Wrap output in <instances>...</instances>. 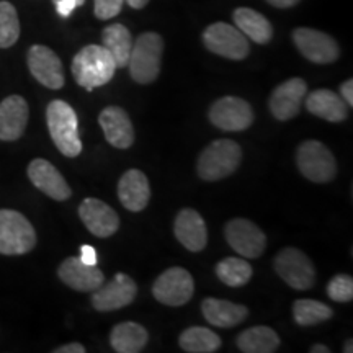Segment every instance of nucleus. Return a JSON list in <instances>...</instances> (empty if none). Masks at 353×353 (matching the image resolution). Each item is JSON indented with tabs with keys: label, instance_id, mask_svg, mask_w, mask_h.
<instances>
[{
	"label": "nucleus",
	"instance_id": "nucleus-31",
	"mask_svg": "<svg viewBox=\"0 0 353 353\" xmlns=\"http://www.w3.org/2000/svg\"><path fill=\"white\" fill-rule=\"evenodd\" d=\"M332 307L321 301H316V299H298L293 304L294 322L298 325H303V327L321 324V322L332 319Z\"/></svg>",
	"mask_w": 353,
	"mask_h": 353
},
{
	"label": "nucleus",
	"instance_id": "nucleus-2",
	"mask_svg": "<svg viewBox=\"0 0 353 353\" xmlns=\"http://www.w3.org/2000/svg\"><path fill=\"white\" fill-rule=\"evenodd\" d=\"M46 121L52 143L65 157H77L82 152L79 120L74 108L64 100H52L46 108Z\"/></svg>",
	"mask_w": 353,
	"mask_h": 353
},
{
	"label": "nucleus",
	"instance_id": "nucleus-21",
	"mask_svg": "<svg viewBox=\"0 0 353 353\" xmlns=\"http://www.w3.org/2000/svg\"><path fill=\"white\" fill-rule=\"evenodd\" d=\"M99 123L103 130L105 139L113 148L128 149L134 143V128L128 113L120 107H107L101 110Z\"/></svg>",
	"mask_w": 353,
	"mask_h": 353
},
{
	"label": "nucleus",
	"instance_id": "nucleus-16",
	"mask_svg": "<svg viewBox=\"0 0 353 353\" xmlns=\"http://www.w3.org/2000/svg\"><path fill=\"white\" fill-rule=\"evenodd\" d=\"M79 216L83 226L100 239L112 237L120 229V216L99 198H85L79 206Z\"/></svg>",
	"mask_w": 353,
	"mask_h": 353
},
{
	"label": "nucleus",
	"instance_id": "nucleus-4",
	"mask_svg": "<svg viewBox=\"0 0 353 353\" xmlns=\"http://www.w3.org/2000/svg\"><path fill=\"white\" fill-rule=\"evenodd\" d=\"M242 162L241 145L232 139H218L203 149L196 172L205 182H216L232 175Z\"/></svg>",
	"mask_w": 353,
	"mask_h": 353
},
{
	"label": "nucleus",
	"instance_id": "nucleus-33",
	"mask_svg": "<svg viewBox=\"0 0 353 353\" xmlns=\"http://www.w3.org/2000/svg\"><path fill=\"white\" fill-rule=\"evenodd\" d=\"M327 296L335 303H350L353 299V278L345 273L335 275L327 285Z\"/></svg>",
	"mask_w": 353,
	"mask_h": 353
},
{
	"label": "nucleus",
	"instance_id": "nucleus-34",
	"mask_svg": "<svg viewBox=\"0 0 353 353\" xmlns=\"http://www.w3.org/2000/svg\"><path fill=\"white\" fill-rule=\"evenodd\" d=\"M125 0H94V13L99 20H110L121 12Z\"/></svg>",
	"mask_w": 353,
	"mask_h": 353
},
{
	"label": "nucleus",
	"instance_id": "nucleus-13",
	"mask_svg": "<svg viewBox=\"0 0 353 353\" xmlns=\"http://www.w3.org/2000/svg\"><path fill=\"white\" fill-rule=\"evenodd\" d=\"M26 64H28L32 76L41 85L51 88V90H59L64 87L65 77L63 63L51 48L43 46V44H33L26 56Z\"/></svg>",
	"mask_w": 353,
	"mask_h": 353
},
{
	"label": "nucleus",
	"instance_id": "nucleus-15",
	"mask_svg": "<svg viewBox=\"0 0 353 353\" xmlns=\"http://www.w3.org/2000/svg\"><path fill=\"white\" fill-rule=\"evenodd\" d=\"M307 94V83L299 77L288 79L272 92L268 107L278 121H288L298 117Z\"/></svg>",
	"mask_w": 353,
	"mask_h": 353
},
{
	"label": "nucleus",
	"instance_id": "nucleus-9",
	"mask_svg": "<svg viewBox=\"0 0 353 353\" xmlns=\"http://www.w3.org/2000/svg\"><path fill=\"white\" fill-rule=\"evenodd\" d=\"M195 291V281L188 270L182 267L167 268L152 285V294L165 306L179 307L187 304Z\"/></svg>",
	"mask_w": 353,
	"mask_h": 353
},
{
	"label": "nucleus",
	"instance_id": "nucleus-12",
	"mask_svg": "<svg viewBox=\"0 0 353 353\" xmlns=\"http://www.w3.org/2000/svg\"><path fill=\"white\" fill-rule=\"evenodd\" d=\"M294 46L314 64H330L335 63L341 56V48L337 41L327 33L319 32L314 28H296L291 34Z\"/></svg>",
	"mask_w": 353,
	"mask_h": 353
},
{
	"label": "nucleus",
	"instance_id": "nucleus-26",
	"mask_svg": "<svg viewBox=\"0 0 353 353\" xmlns=\"http://www.w3.org/2000/svg\"><path fill=\"white\" fill-rule=\"evenodd\" d=\"M149 342V334L138 322H121L112 329L110 343L118 353H139Z\"/></svg>",
	"mask_w": 353,
	"mask_h": 353
},
{
	"label": "nucleus",
	"instance_id": "nucleus-32",
	"mask_svg": "<svg viewBox=\"0 0 353 353\" xmlns=\"http://www.w3.org/2000/svg\"><path fill=\"white\" fill-rule=\"evenodd\" d=\"M20 20L17 8L7 0L0 2V48L7 50L19 41Z\"/></svg>",
	"mask_w": 353,
	"mask_h": 353
},
{
	"label": "nucleus",
	"instance_id": "nucleus-11",
	"mask_svg": "<svg viewBox=\"0 0 353 353\" xmlns=\"http://www.w3.org/2000/svg\"><path fill=\"white\" fill-rule=\"evenodd\" d=\"M210 121L223 131H245L252 126L254 112L249 101L239 97H223L211 105Z\"/></svg>",
	"mask_w": 353,
	"mask_h": 353
},
{
	"label": "nucleus",
	"instance_id": "nucleus-41",
	"mask_svg": "<svg viewBox=\"0 0 353 353\" xmlns=\"http://www.w3.org/2000/svg\"><path fill=\"white\" fill-rule=\"evenodd\" d=\"M309 352L311 353H330V348L325 345H319V343H317V345H312L311 348H309Z\"/></svg>",
	"mask_w": 353,
	"mask_h": 353
},
{
	"label": "nucleus",
	"instance_id": "nucleus-29",
	"mask_svg": "<svg viewBox=\"0 0 353 353\" xmlns=\"http://www.w3.org/2000/svg\"><path fill=\"white\" fill-rule=\"evenodd\" d=\"M179 345L188 353H213L221 348V339L211 329L188 327L180 334Z\"/></svg>",
	"mask_w": 353,
	"mask_h": 353
},
{
	"label": "nucleus",
	"instance_id": "nucleus-14",
	"mask_svg": "<svg viewBox=\"0 0 353 353\" xmlns=\"http://www.w3.org/2000/svg\"><path fill=\"white\" fill-rule=\"evenodd\" d=\"M92 304L97 311L108 312L130 306L138 294V285L125 273H117L112 281L92 291Z\"/></svg>",
	"mask_w": 353,
	"mask_h": 353
},
{
	"label": "nucleus",
	"instance_id": "nucleus-19",
	"mask_svg": "<svg viewBox=\"0 0 353 353\" xmlns=\"http://www.w3.org/2000/svg\"><path fill=\"white\" fill-rule=\"evenodd\" d=\"M174 232L176 241L190 252H201L208 244V229L205 219L192 208H185L176 214Z\"/></svg>",
	"mask_w": 353,
	"mask_h": 353
},
{
	"label": "nucleus",
	"instance_id": "nucleus-30",
	"mask_svg": "<svg viewBox=\"0 0 353 353\" xmlns=\"http://www.w3.org/2000/svg\"><path fill=\"white\" fill-rule=\"evenodd\" d=\"M216 275L224 285L239 288L250 281L252 278V267L249 262L239 257L223 259L216 265Z\"/></svg>",
	"mask_w": 353,
	"mask_h": 353
},
{
	"label": "nucleus",
	"instance_id": "nucleus-35",
	"mask_svg": "<svg viewBox=\"0 0 353 353\" xmlns=\"http://www.w3.org/2000/svg\"><path fill=\"white\" fill-rule=\"evenodd\" d=\"M52 2H54L56 12L59 13L63 19H68V17L72 15V12L76 10L77 7L85 3V0H52Z\"/></svg>",
	"mask_w": 353,
	"mask_h": 353
},
{
	"label": "nucleus",
	"instance_id": "nucleus-25",
	"mask_svg": "<svg viewBox=\"0 0 353 353\" xmlns=\"http://www.w3.org/2000/svg\"><path fill=\"white\" fill-rule=\"evenodd\" d=\"M232 19L237 28L245 34V38L252 39L257 44H267L272 41L273 26L267 20V17H263L260 12L249 7H239L234 10Z\"/></svg>",
	"mask_w": 353,
	"mask_h": 353
},
{
	"label": "nucleus",
	"instance_id": "nucleus-3",
	"mask_svg": "<svg viewBox=\"0 0 353 353\" xmlns=\"http://www.w3.org/2000/svg\"><path fill=\"white\" fill-rule=\"evenodd\" d=\"M162 54H164V39L156 32L139 34L132 43V50L128 61V68L132 81L148 85L152 83L161 74Z\"/></svg>",
	"mask_w": 353,
	"mask_h": 353
},
{
	"label": "nucleus",
	"instance_id": "nucleus-37",
	"mask_svg": "<svg viewBox=\"0 0 353 353\" xmlns=\"http://www.w3.org/2000/svg\"><path fill=\"white\" fill-rule=\"evenodd\" d=\"M341 97H342V100L348 105V107H353V81L352 79H347V81L341 85Z\"/></svg>",
	"mask_w": 353,
	"mask_h": 353
},
{
	"label": "nucleus",
	"instance_id": "nucleus-7",
	"mask_svg": "<svg viewBox=\"0 0 353 353\" xmlns=\"http://www.w3.org/2000/svg\"><path fill=\"white\" fill-rule=\"evenodd\" d=\"M273 267H275L278 276L294 290H311L316 283L314 263L306 254L294 247H286L280 250L273 260Z\"/></svg>",
	"mask_w": 353,
	"mask_h": 353
},
{
	"label": "nucleus",
	"instance_id": "nucleus-40",
	"mask_svg": "<svg viewBox=\"0 0 353 353\" xmlns=\"http://www.w3.org/2000/svg\"><path fill=\"white\" fill-rule=\"evenodd\" d=\"M125 2L130 6L131 8H136V10H141L149 3V0H125Z\"/></svg>",
	"mask_w": 353,
	"mask_h": 353
},
{
	"label": "nucleus",
	"instance_id": "nucleus-5",
	"mask_svg": "<svg viewBox=\"0 0 353 353\" xmlns=\"http://www.w3.org/2000/svg\"><path fill=\"white\" fill-rule=\"evenodd\" d=\"M37 245V232L28 219L15 210H0V254L23 255Z\"/></svg>",
	"mask_w": 353,
	"mask_h": 353
},
{
	"label": "nucleus",
	"instance_id": "nucleus-1",
	"mask_svg": "<svg viewBox=\"0 0 353 353\" xmlns=\"http://www.w3.org/2000/svg\"><path fill=\"white\" fill-rule=\"evenodd\" d=\"M70 69L79 85L92 92L97 87L107 85L118 68L112 54L101 44H88L74 56Z\"/></svg>",
	"mask_w": 353,
	"mask_h": 353
},
{
	"label": "nucleus",
	"instance_id": "nucleus-23",
	"mask_svg": "<svg viewBox=\"0 0 353 353\" xmlns=\"http://www.w3.org/2000/svg\"><path fill=\"white\" fill-rule=\"evenodd\" d=\"M203 317L210 322L211 325L219 329H231L237 324L245 321L249 316V309L242 304H236L226 299L218 298H206L201 303Z\"/></svg>",
	"mask_w": 353,
	"mask_h": 353
},
{
	"label": "nucleus",
	"instance_id": "nucleus-6",
	"mask_svg": "<svg viewBox=\"0 0 353 353\" xmlns=\"http://www.w3.org/2000/svg\"><path fill=\"white\" fill-rule=\"evenodd\" d=\"M296 164L303 176L314 183H329L337 174V162L334 154L321 141L309 139L299 144Z\"/></svg>",
	"mask_w": 353,
	"mask_h": 353
},
{
	"label": "nucleus",
	"instance_id": "nucleus-10",
	"mask_svg": "<svg viewBox=\"0 0 353 353\" xmlns=\"http://www.w3.org/2000/svg\"><path fill=\"white\" fill-rule=\"evenodd\" d=\"M224 237L237 254L245 259L262 257L267 247V236L252 221L234 218L224 226Z\"/></svg>",
	"mask_w": 353,
	"mask_h": 353
},
{
	"label": "nucleus",
	"instance_id": "nucleus-27",
	"mask_svg": "<svg viewBox=\"0 0 353 353\" xmlns=\"http://www.w3.org/2000/svg\"><path fill=\"white\" fill-rule=\"evenodd\" d=\"M132 37L130 30L121 23L107 26L101 33V46L107 50L114 59L117 68H126L132 50Z\"/></svg>",
	"mask_w": 353,
	"mask_h": 353
},
{
	"label": "nucleus",
	"instance_id": "nucleus-18",
	"mask_svg": "<svg viewBox=\"0 0 353 353\" xmlns=\"http://www.w3.org/2000/svg\"><path fill=\"white\" fill-rule=\"evenodd\" d=\"M28 176L32 183L56 201H65L72 195L69 183L46 159H34L28 165Z\"/></svg>",
	"mask_w": 353,
	"mask_h": 353
},
{
	"label": "nucleus",
	"instance_id": "nucleus-36",
	"mask_svg": "<svg viewBox=\"0 0 353 353\" xmlns=\"http://www.w3.org/2000/svg\"><path fill=\"white\" fill-rule=\"evenodd\" d=\"M83 263L87 265H97L99 262V257H97V250L92 245H82L81 247V257Z\"/></svg>",
	"mask_w": 353,
	"mask_h": 353
},
{
	"label": "nucleus",
	"instance_id": "nucleus-28",
	"mask_svg": "<svg viewBox=\"0 0 353 353\" xmlns=\"http://www.w3.org/2000/svg\"><path fill=\"white\" fill-rule=\"evenodd\" d=\"M237 347L244 353H273L280 347V337L272 327L255 325L237 337Z\"/></svg>",
	"mask_w": 353,
	"mask_h": 353
},
{
	"label": "nucleus",
	"instance_id": "nucleus-20",
	"mask_svg": "<svg viewBox=\"0 0 353 353\" xmlns=\"http://www.w3.org/2000/svg\"><path fill=\"white\" fill-rule=\"evenodd\" d=\"M30 108L23 97L10 95L0 101V141H17L28 125Z\"/></svg>",
	"mask_w": 353,
	"mask_h": 353
},
{
	"label": "nucleus",
	"instance_id": "nucleus-24",
	"mask_svg": "<svg viewBox=\"0 0 353 353\" xmlns=\"http://www.w3.org/2000/svg\"><path fill=\"white\" fill-rule=\"evenodd\" d=\"M306 108L314 117H319L330 123L345 121L348 117L347 103L342 100V97L332 90H327V88L311 92L306 99Z\"/></svg>",
	"mask_w": 353,
	"mask_h": 353
},
{
	"label": "nucleus",
	"instance_id": "nucleus-8",
	"mask_svg": "<svg viewBox=\"0 0 353 353\" xmlns=\"http://www.w3.org/2000/svg\"><path fill=\"white\" fill-rule=\"evenodd\" d=\"M203 44L206 50L231 61H242L249 56V39L237 26L216 21L203 32Z\"/></svg>",
	"mask_w": 353,
	"mask_h": 353
},
{
	"label": "nucleus",
	"instance_id": "nucleus-17",
	"mask_svg": "<svg viewBox=\"0 0 353 353\" xmlns=\"http://www.w3.org/2000/svg\"><path fill=\"white\" fill-rule=\"evenodd\" d=\"M57 276L64 285L76 291L92 293L105 283V275L97 265L83 263L79 257H69L57 268Z\"/></svg>",
	"mask_w": 353,
	"mask_h": 353
},
{
	"label": "nucleus",
	"instance_id": "nucleus-42",
	"mask_svg": "<svg viewBox=\"0 0 353 353\" xmlns=\"http://www.w3.org/2000/svg\"><path fill=\"white\" fill-rule=\"evenodd\" d=\"M352 345H353L352 339H348V342L345 343V347H343V352H345V353H352V352H353V348H352Z\"/></svg>",
	"mask_w": 353,
	"mask_h": 353
},
{
	"label": "nucleus",
	"instance_id": "nucleus-39",
	"mask_svg": "<svg viewBox=\"0 0 353 353\" xmlns=\"http://www.w3.org/2000/svg\"><path fill=\"white\" fill-rule=\"evenodd\" d=\"M267 2L276 8H291V7L298 6L301 0H267Z\"/></svg>",
	"mask_w": 353,
	"mask_h": 353
},
{
	"label": "nucleus",
	"instance_id": "nucleus-22",
	"mask_svg": "<svg viewBox=\"0 0 353 353\" xmlns=\"http://www.w3.org/2000/svg\"><path fill=\"white\" fill-rule=\"evenodd\" d=\"M118 198L128 211H143L151 200V187L144 172L138 169L125 172L118 182Z\"/></svg>",
	"mask_w": 353,
	"mask_h": 353
},
{
	"label": "nucleus",
	"instance_id": "nucleus-38",
	"mask_svg": "<svg viewBox=\"0 0 353 353\" xmlns=\"http://www.w3.org/2000/svg\"><path fill=\"white\" fill-rule=\"evenodd\" d=\"M54 353H85V347L79 342H72V343H65V345H61L52 350Z\"/></svg>",
	"mask_w": 353,
	"mask_h": 353
}]
</instances>
